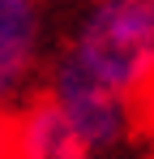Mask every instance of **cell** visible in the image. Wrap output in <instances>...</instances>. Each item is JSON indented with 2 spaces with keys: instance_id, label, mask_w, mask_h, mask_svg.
<instances>
[{
  "instance_id": "cell-2",
  "label": "cell",
  "mask_w": 154,
  "mask_h": 159,
  "mask_svg": "<svg viewBox=\"0 0 154 159\" xmlns=\"http://www.w3.org/2000/svg\"><path fill=\"white\" fill-rule=\"evenodd\" d=\"M43 90L51 95V103L69 116V125L81 133V142L94 151V155H107L116 146H124L133 133L141 129V112L133 103H124L120 95H111L107 86L90 78L81 65H73L64 52H56L47 60V73H43Z\"/></svg>"
},
{
  "instance_id": "cell-3",
  "label": "cell",
  "mask_w": 154,
  "mask_h": 159,
  "mask_svg": "<svg viewBox=\"0 0 154 159\" xmlns=\"http://www.w3.org/2000/svg\"><path fill=\"white\" fill-rule=\"evenodd\" d=\"M47 73V9L43 0H0V107H17Z\"/></svg>"
},
{
  "instance_id": "cell-5",
  "label": "cell",
  "mask_w": 154,
  "mask_h": 159,
  "mask_svg": "<svg viewBox=\"0 0 154 159\" xmlns=\"http://www.w3.org/2000/svg\"><path fill=\"white\" fill-rule=\"evenodd\" d=\"M0 159H17V125H13V107H0Z\"/></svg>"
},
{
  "instance_id": "cell-1",
  "label": "cell",
  "mask_w": 154,
  "mask_h": 159,
  "mask_svg": "<svg viewBox=\"0 0 154 159\" xmlns=\"http://www.w3.org/2000/svg\"><path fill=\"white\" fill-rule=\"evenodd\" d=\"M60 52L141 120L154 112V0H90Z\"/></svg>"
},
{
  "instance_id": "cell-4",
  "label": "cell",
  "mask_w": 154,
  "mask_h": 159,
  "mask_svg": "<svg viewBox=\"0 0 154 159\" xmlns=\"http://www.w3.org/2000/svg\"><path fill=\"white\" fill-rule=\"evenodd\" d=\"M13 125H17V159H94V151L81 142V133L51 103L47 90H34L13 107Z\"/></svg>"
}]
</instances>
